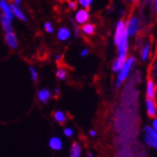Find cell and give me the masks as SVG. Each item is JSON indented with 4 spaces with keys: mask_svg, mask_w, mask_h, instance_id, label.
I'll return each instance as SVG.
<instances>
[{
    "mask_svg": "<svg viewBox=\"0 0 157 157\" xmlns=\"http://www.w3.org/2000/svg\"><path fill=\"white\" fill-rule=\"evenodd\" d=\"M135 61H136V59L134 57H128V58H127V59L124 60L122 68L120 69V71L118 72L117 81L115 83L116 88H119L122 85V82L128 77L133 65H134V63H135Z\"/></svg>",
    "mask_w": 157,
    "mask_h": 157,
    "instance_id": "cell-1",
    "label": "cell"
},
{
    "mask_svg": "<svg viewBox=\"0 0 157 157\" xmlns=\"http://www.w3.org/2000/svg\"><path fill=\"white\" fill-rule=\"evenodd\" d=\"M128 35L125 31V33L124 34V36H122L121 40L119 41V43L117 44V49H118V57H117V60H119L122 63H124V60L127 59V56H128Z\"/></svg>",
    "mask_w": 157,
    "mask_h": 157,
    "instance_id": "cell-2",
    "label": "cell"
},
{
    "mask_svg": "<svg viewBox=\"0 0 157 157\" xmlns=\"http://www.w3.org/2000/svg\"><path fill=\"white\" fill-rule=\"evenodd\" d=\"M144 132V141L145 143L151 147L157 150V131H155L151 127H145L143 128Z\"/></svg>",
    "mask_w": 157,
    "mask_h": 157,
    "instance_id": "cell-3",
    "label": "cell"
},
{
    "mask_svg": "<svg viewBox=\"0 0 157 157\" xmlns=\"http://www.w3.org/2000/svg\"><path fill=\"white\" fill-rule=\"evenodd\" d=\"M140 29V21L137 17H132L128 23H125V31L128 35V36H135Z\"/></svg>",
    "mask_w": 157,
    "mask_h": 157,
    "instance_id": "cell-4",
    "label": "cell"
},
{
    "mask_svg": "<svg viewBox=\"0 0 157 157\" xmlns=\"http://www.w3.org/2000/svg\"><path fill=\"white\" fill-rule=\"evenodd\" d=\"M124 33H125V22L124 20H119L116 25L115 33H114V44L117 45L119 43Z\"/></svg>",
    "mask_w": 157,
    "mask_h": 157,
    "instance_id": "cell-5",
    "label": "cell"
},
{
    "mask_svg": "<svg viewBox=\"0 0 157 157\" xmlns=\"http://www.w3.org/2000/svg\"><path fill=\"white\" fill-rule=\"evenodd\" d=\"M89 13L87 11V9H81L78 10L75 13V21L77 24H85L86 22L89 20Z\"/></svg>",
    "mask_w": 157,
    "mask_h": 157,
    "instance_id": "cell-6",
    "label": "cell"
},
{
    "mask_svg": "<svg viewBox=\"0 0 157 157\" xmlns=\"http://www.w3.org/2000/svg\"><path fill=\"white\" fill-rule=\"evenodd\" d=\"M0 10L2 12V15L9 20V21H13V14L11 9V5L8 3L7 0H0Z\"/></svg>",
    "mask_w": 157,
    "mask_h": 157,
    "instance_id": "cell-7",
    "label": "cell"
},
{
    "mask_svg": "<svg viewBox=\"0 0 157 157\" xmlns=\"http://www.w3.org/2000/svg\"><path fill=\"white\" fill-rule=\"evenodd\" d=\"M5 42L6 44L12 49H17L18 47V40L17 37L13 33V31L12 32H8L5 34Z\"/></svg>",
    "mask_w": 157,
    "mask_h": 157,
    "instance_id": "cell-8",
    "label": "cell"
},
{
    "mask_svg": "<svg viewBox=\"0 0 157 157\" xmlns=\"http://www.w3.org/2000/svg\"><path fill=\"white\" fill-rule=\"evenodd\" d=\"M52 97V93L48 88H40L36 93V98L41 104H47Z\"/></svg>",
    "mask_w": 157,
    "mask_h": 157,
    "instance_id": "cell-9",
    "label": "cell"
},
{
    "mask_svg": "<svg viewBox=\"0 0 157 157\" xmlns=\"http://www.w3.org/2000/svg\"><path fill=\"white\" fill-rule=\"evenodd\" d=\"M48 145H49V147L51 148V150L56 151H60L62 148V147H63L62 141L59 136H52L48 141Z\"/></svg>",
    "mask_w": 157,
    "mask_h": 157,
    "instance_id": "cell-10",
    "label": "cell"
},
{
    "mask_svg": "<svg viewBox=\"0 0 157 157\" xmlns=\"http://www.w3.org/2000/svg\"><path fill=\"white\" fill-rule=\"evenodd\" d=\"M71 36V31L67 27H60L57 33V37L60 41H66Z\"/></svg>",
    "mask_w": 157,
    "mask_h": 157,
    "instance_id": "cell-11",
    "label": "cell"
},
{
    "mask_svg": "<svg viewBox=\"0 0 157 157\" xmlns=\"http://www.w3.org/2000/svg\"><path fill=\"white\" fill-rule=\"evenodd\" d=\"M146 106H147V112L150 117H155L157 113V108L154 101L152 99H147L146 100Z\"/></svg>",
    "mask_w": 157,
    "mask_h": 157,
    "instance_id": "cell-12",
    "label": "cell"
},
{
    "mask_svg": "<svg viewBox=\"0 0 157 157\" xmlns=\"http://www.w3.org/2000/svg\"><path fill=\"white\" fill-rule=\"evenodd\" d=\"M156 93V86L155 83L153 82L152 80H148L147 82V89H146V94L147 99H154Z\"/></svg>",
    "mask_w": 157,
    "mask_h": 157,
    "instance_id": "cell-13",
    "label": "cell"
},
{
    "mask_svg": "<svg viewBox=\"0 0 157 157\" xmlns=\"http://www.w3.org/2000/svg\"><path fill=\"white\" fill-rule=\"evenodd\" d=\"M10 5H11V9H12L13 17H17V18H18L21 21H27V17H26L25 13L21 11V9H20L18 6L14 5L13 3V4H10Z\"/></svg>",
    "mask_w": 157,
    "mask_h": 157,
    "instance_id": "cell-14",
    "label": "cell"
},
{
    "mask_svg": "<svg viewBox=\"0 0 157 157\" xmlns=\"http://www.w3.org/2000/svg\"><path fill=\"white\" fill-rule=\"evenodd\" d=\"M69 156L70 157H81L82 156V147L81 145L74 142L70 147V151H69Z\"/></svg>",
    "mask_w": 157,
    "mask_h": 157,
    "instance_id": "cell-15",
    "label": "cell"
},
{
    "mask_svg": "<svg viewBox=\"0 0 157 157\" xmlns=\"http://www.w3.org/2000/svg\"><path fill=\"white\" fill-rule=\"evenodd\" d=\"M0 22H1V26L3 30L5 31V33L8 32H12L13 31V26H12V22L8 20L4 15L0 14Z\"/></svg>",
    "mask_w": 157,
    "mask_h": 157,
    "instance_id": "cell-16",
    "label": "cell"
},
{
    "mask_svg": "<svg viewBox=\"0 0 157 157\" xmlns=\"http://www.w3.org/2000/svg\"><path fill=\"white\" fill-rule=\"evenodd\" d=\"M54 120L59 124H64L66 121V114L62 110H56L53 113Z\"/></svg>",
    "mask_w": 157,
    "mask_h": 157,
    "instance_id": "cell-17",
    "label": "cell"
},
{
    "mask_svg": "<svg viewBox=\"0 0 157 157\" xmlns=\"http://www.w3.org/2000/svg\"><path fill=\"white\" fill-rule=\"evenodd\" d=\"M81 31L85 36H92L95 33V26L91 23H85V24H82Z\"/></svg>",
    "mask_w": 157,
    "mask_h": 157,
    "instance_id": "cell-18",
    "label": "cell"
},
{
    "mask_svg": "<svg viewBox=\"0 0 157 157\" xmlns=\"http://www.w3.org/2000/svg\"><path fill=\"white\" fill-rule=\"evenodd\" d=\"M150 53H151V45L150 43H147L142 48V50H141V59L143 61H146L148 59Z\"/></svg>",
    "mask_w": 157,
    "mask_h": 157,
    "instance_id": "cell-19",
    "label": "cell"
},
{
    "mask_svg": "<svg viewBox=\"0 0 157 157\" xmlns=\"http://www.w3.org/2000/svg\"><path fill=\"white\" fill-rule=\"evenodd\" d=\"M56 76L59 80L60 81H65L67 78V70L63 67H59L56 71Z\"/></svg>",
    "mask_w": 157,
    "mask_h": 157,
    "instance_id": "cell-20",
    "label": "cell"
},
{
    "mask_svg": "<svg viewBox=\"0 0 157 157\" xmlns=\"http://www.w3.org/2000/svg\"><path fill=\"white\" fill-rule=\"evenodd\" d=\"M29 72H30V76H31V80L33 82H36L38 78V74H37V71L36 70V68L34 66H29Z\"/></svg>",
    "mask_w": 157,
    "mask_h": 157,
    "instance_id": "cell-21",
    "label": "cell"
},
{
    "mask_svg": "<svg viewBox=\"0 0 157 157\" xmlns=\"http://www.w3.org/2000/svg\"><path fill=\"white\" fill-rule=\"evenodd\" d=\"M92 2H93V0H78V4L82 8H84V9H88Z\"/></svg>",
    "mask_w": 157,
    "mask_h": 157,
    "instance_id": "cell-22",
    "label": "cell"
},
{
    "mask_svg": "<svg viewBox=\"0 0 157 157\" xmlns=\"http://www.w3.org/2000/svg\"><path fill=\"white\" fill-rule=\"evenodd\" d=\"M63 135L65 137H72L74 135V129L72 128H63Z\"/></svg>",
    "mask_w": 157,
    "mask_h": 157,
    "instance_id": "cell-23",
    "label": "cell"
},
{
    "mask_svg": "<svg viewBox=\"0 0 157 157\" xmlns=\"http://www.w3.org/2000/svg\"><path fill=\"white\" fill-rule=\"evenodd\" d=\"M44 29H45V31L48 34H52L53 32H54V28H53V26H52V24H51V22H49V21H47V22H45V24H44Z\"/></svg>",
    "mask_w": 157,
    "mask_h": 157,
    "instance_id": "cell-24",
    "label": "cell"
},
{
    "mask_svg": "<svg viewBox=\"0 0 157 157\" xmlns=\"http://www.w3.org/2000/svg\"><path fill=\"white\" fill-rule=\"evenodd\" d=\"M78 6V1H74V0H69L67 1V8L70 10H75Z\"/></svg>",
    "mask_w": 157,
    "mask_h": 157,
    "instance_id": "cell-25",
    "label": "cell"
},
{
    "mask_svg": "<svg viewBox=\"0 0 157 157\" xmlns=\"http://www.w3.org/2000/svg\"><path fill=\"white\" fill-rule=\"evenodd\" d=\"M88 53H89V49L88 48H83L82 51H81V57H82V58H84V57H86L88 55Z\"/></svg>",
    "mask_w": 157,
    "mask_h": 157,
    "instance_id": "cell-26",
    "label": "cell"
},
{
    "mask_svg": "<svg viewBox=\"0 0 157 157\" xmlns=\"http://www.w3.org/2000/svg\"><path fill=\"white\" fill-rule=\"evenodd\" d=\"M151 128L155 131H157V118H154V119L152 120V122H151Z\"/></svg>",
    "mask_w": 157,
    "mask_h": 157,
    "instance_id": "cell-27",
    "label": "cell"
},
{
    "mask_svg": "<svg viewBox=\"0 0 157 157\" xmlns=\"http://www.w3.org/2000/svg\"><path fill=\"white\" fill-rule=\"evenodd\" d=\"M89 136L90 137H96L97 136V132L95 129H90L89 130Z\"/></svg>",
    "mask_w": 157,
    "mask_h": 157,
    "instance_id": "cell-28",
    "label": "cell"
},
{
    "mask_svg": "<svg viewBox=\"0 0 157 157\" xmlns=\"http://www.w3.org/2000/svg\"><path fill=\"white\" fill-rule=\"evenodd\" d=\"M59 94H60V89L59 88H55V95H56V96H59Z\"/></svg>",
    "mask_w": 157,
    "mask_h": 157,
    "instance_id": "cell-29",
    "label": "cell"
},
{
    "mask_svg": "<svg viewBox=\"0 0 157 157\" xmlns=\"http://www.w3.org/2000/svg\"><path fill=\"white\" fill-rule=\"evenodd\" d=\"M13 4L17 6H19L21 4V0H13Z\"/></svg>",
    "mask_w": 157,
    "mask_h": 157,
    "instance_id": "cell-30",
    "label": "cell"
},
{
    "mask_svg": "<svg viewBox=\"0 0 157 157\" xmlns=\"http://www.w3.org/2000/svg\"><path fill=\"white\" fill-rule=\"evenodd\" d=\"M61 58H62V56H61L60 54H57L56 56H55V59H56V60H59Z\"/></svg>",
    "mask_w": 157,
    "mask_h": 157,
    "instance_id": "cell-31",
    "label": "cell"
},
{
    "mask_svg": "<svg viewBox=\"0 0 157 157\" xmlns=\"http://www.w3.org/2000/svg\"><path fill=\"white\" fill-rule=\"evenodd\" d=\"M154 8H155V12L157 13V0H155V3H154Z\"/></svg>",
    "mask_w": 157,
    "mask_h": 157,
    "instance_id": "cell-32",
    "label": "cell"
},
{
    "mask_svg": "<svg viewBox=\"0 0 157 157\" xmlns=\"http://www.w3.org/2000/svg\"><path fill=\"white\" fill-rule=\"evenodd\" d=\"M87 157H93V153L92 152H88L87 153Z\"/></svg>",
    "mask_w": 157,
    "mask_h": 157,
    "instance_id": "cell-33",
    "label": "cell"
},
{
    "mask_svg": "<svg viewBox=\"0 0 157 157\" xmlns=\"http://www.w3.org/2000/svg\"><path fill=\"white\" fill-rule=\"evenodd\" d=\"M128 1H130V2H135L136 0H128Z\"/></svg>",
    "mask_w": 157,
    "mask_h": 157,
    "instance_id": "cell-34",
    "label": "cell"
},
{
    "mask_svg": "<svg viewBox=\"0 0 157 157\" xmlns=\"http://www.w3.org/2000/svg\"><path fill=\"white\" fill-rule=\"evenodd\" d=\"M155 86H156V89H157V81H156V83H155Z\"/></svg>",
    "mask_w": 157,
    "mask_h": 157,
    "instance_id": "cell-35",
    "label": "cell"
},
{
    "mask_svg": "<svg viewBox=\"0 0 157 157\" xmlns=\"http://www.w3.org/2000/svg\"><path fill=\"white\" fill-rule=\"evenodd\" d=\"M156 70H157V65H156Z\"/></svg>",
    "mask_w": 157,
    "mask_h": 157,
    "instance_id": "cell-36",
    "label": "cell"
}]
</instances>
